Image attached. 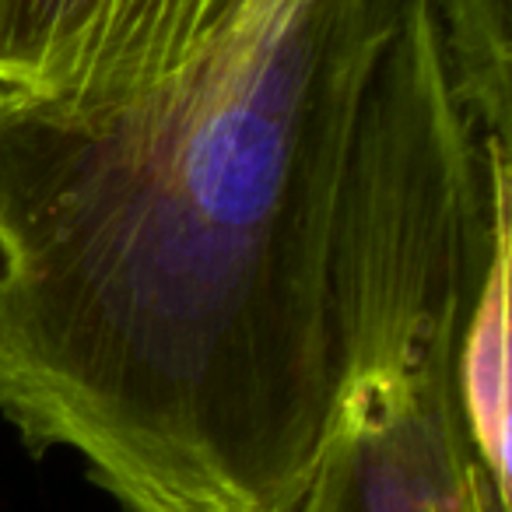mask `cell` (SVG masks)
I'll return each mask as SVG.
<instances>
[{
  "label": "cell",
  "mask_w": 512,
  "mask_h": 512,
  "mask_svg": "<svg viewBox=\"0 0 512 512\" xmlns=\"http://www.w3.org/2000/svg\"><path fill=\"white\" fill-rule=\"evenodd\" d=\"M299 512H505L463 425L456 358L372 383Z\"/></svg>",
  "instance_id": "obj_2"
},
{
  "label": "cell",
  "mask_w": 512,
  "mask_h": 512,
  "mask_svg": "<svg viewBox=\"0 0 512 512\" xmlns=\"http://www.w3.org/2000/svg\"><path fill=\"white\" fill-rule=\"evenodd\" d=\"M509 256H498L491 267L456 355L463 425L477 463L505 512H509Z\"/></svg>",
  "instance_id": "obj_3"
},
{
  "label": "cell",
  "mask_w": 512,
  "mask_h": 512,
  "mask_svg": "<svg viewBox=\"0 0 512 512\" xmlns=\"http://www.w3.org/2000/svg\"><path fill=\"white\" fill-rule=\"evenodd\" d=\"M512 253V0H36L0 39V418L123 512H299Z\"/></svg>",
  "instance_id": "obj_1"
}]
</instances>
